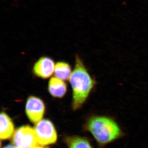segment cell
<instances>
[{
    "label": "cell",
    "mask_w": 148,
    "mask_h": 148,
    "mask_svg": "<svg viewBox=\"0 0 148 148\" xmlns=\"http://www.w3.org/2000/svg\"><path fill=\"white\" fill-rule=\"evenodd\" d=\"M69 80L72 89V108L77 110L85 103L96 84L79 56H75V67Z\"/></svg>",
    "instance_id": "cell-1"
},
{
    "label": "cell",
    "mask_w": 148,
    "mask_h": 148,
    "mask_svg": "<svg viewBox=\"0 0 148 148\" xmlns=\"http://www.w3.org/2000/svg\"><path fill=\"white\" fill-rule=\"evenodd\" d=\"M85 128L101 147L122 138L124 135L120 125L114 119L105 115H94L86 122Z\"/></svg>",
    "instance_id": "cell-2"
},
{
    "label": "cell",
    "mask_w": 148,
    "mask_h": 148,
    "mask_svg": "<svg viewBox=\"0 0 148 148\" xmlns=\"http://www.w3.org/2000/svg\"><path fill=\"white\" fill-rule=\"evenodd\" d=\"M38 144L46 146L54 144L57 135L54 125L48 120L43 119L39 122L34 128Z\"/></svg>",
    "instance_id": "cell-3"
},
{
    "label": "cell",
    "mask_w": 148,
    "mask_h": 148,
    "mask_svg": "<svg viewBox=\"0 0 148 148\" xmlns=\"http://www.w3.org/2000/svg\"><path fill=\"white\" fill-rule=\"evenodd\" d=\"M12 141L18 148H32L38 144L34 129L29 125L16 130L14 133Z\"/></svg>",
    "instance_id": "cell-4"
},
{
    "label": "cell",
    "mask_w": 148,
    "mask_h": 148,
    "mask_svg": "<svg viewBox=\"0 0 148 148\" xmlns=\"http://www.w3.org/2000/svg\"><path fill=\"white\" fill-rule=\"evenodd\" d=\"M44 102L39 97L31 95L27 98L25 112L30 121L37 124L42 120L45 111Z\"/></svg>",
    "instance_id": "cell-5"
},
{
    "label": "cell",
    "mask_w": 148,
    "mask_h": 148,
    "mask_svg": "<svg viewBox=\"0 0 148 148\" xmlns=\"http://www.w3.org/2000/svg\"><path fill=\"white\" fill-rule=\"evenodd\" d=\"M55 65L53 59L50 57L42 56L34 64L32 68V73L37 77L47 79L54 73Z\"/></svg>",
    "instance_id": "cell-6"
},
{
    "label": "cell",
    "mask_w": 148,
    "mask_h": 148,
    "mask_svg": "<svg viewBox=\"0 0 148 148\" xmlns=\"http://www.w3.org/2000/svg\"><path fill=\"white\" fill-rule=\"evenodd\" d=\"M47 90L53 98H61L66 94L67 85L64 81L56 77H52L49 81Z\"/></svg>",
    "instance_id": "cell-7"
},
{
    "label": "cell",
    "mask_w": 148,
    "mask_h": 148,
    "mask_svg": "<svg viewBox=\"0 0 148 148\" xmlns=\"http://www.w3.org/2000/svg\"><path fill=\"white\" fill-rule=\"evenodd\" d=\"M0 138L1 140H7L10 138L14 130V126L11 119L7 114L2 112L0 116Z\"/></svg>",
    "instance_id": "cell-8"
},
{
    "label": "cell",
    "mask_w": 148,
    "mask_h": 148,
    "mask_svg": "<svg viewBox=\"0 0 148 148\" xmlns=\"http://www.w3.org/2000/svg\"><path fill=\"white\" fill-rule=\"evenodd\" d=\"M71 65L64 61H58L55 65L54 75L59 79L65 81L70 79L72 74Z\"/></svg>",
    "instance_id": "cell-9"
},
{
    "label": "cell",
    "mask_w": 148,
    "mask_h": 148,
    "mask_svg": "<svg viewBox=\"0 0 148 148\" xmlns=\"http://www.w3.org/2000/svg\"><path fill=\"white\" fill-rule=\"evenodd\" d=\"M66 143L69 148H92L90 142L87 139L78 136L67 138Z\"/></svg>",
    "instance_id": "cell-10"
},
{
    "label": "cell",
    "mask_w": 148,
    "mask_h": 148,
    "mask_svg": "<svg viewBox=\"0 0 148 148\" xmlns=\"http://www.w3.org/2000/svg\"><path fill=\"white\" fill-rule=\"evenodd\" d=\"M3 148H17V147H16V146L14 145H8L6 146V147H5Z\"/></svg>",
    "instance_id": "cell-11"
},
{
    "label": "cell",
    "mask_w": 148,
    "mask_h": 148,
    "mask_svg": "<svg viewBox=\"0 0 148 148\" xmlns=\"http://www.w3.org/2000/svg\"><path fill=\"white\" fill-rule=\"evenodd\" d=\"M32 148H44L43 147H40V146H36V147H34Z\"/></svg>",
    "instance_id": "cell-12"
}]
</instances>
